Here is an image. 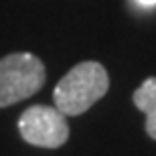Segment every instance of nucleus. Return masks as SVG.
Segmentation results:
<instances>
[{
	"label": "nucleus",
	"instance_id": "f257e3e1",
	"mask_svg": "<svg viewBox=\"0 0 156 156\" xmlns=\"http://www.w3.org/2000/svg\"><path fill=\"white\" fill-rule=\"evenodd\" d=\"M110 87V77L101 63L83 61L55 85L53 101L61 114L79 116L104 98Z\"/></svg>",
	"mask_w": 156,
	"mask_h": 156
},
{
	"label": "nucleus",
	"instance_id": "7ed1b4c3",
	"mask_svg": "<svg viewBox=\"0 0 156 156\" xmlns=\"http://www.w3.org/2000/svg\"><path fill=\"white\" fill-rule=\"evenodd\" d=\"M18 132L24 142L39 148H59L69 138L65 114L55 105H30L18 118Z\"/></svg>",
	"mask_w": 156,
	"mask_h": 156
},
{
	"label": "nucleus",
	"instance_id": "39448f33",
	"mask_svg": "<svg viewBox=\"0 0 156 156\" xmlns=\"http://www.w3.org/2000/svg\"><path fill=\"white\" fill-rule=\"evenodd\" d=\"M138 6H142V8H152V6H156V0H134Z\"/></svg>",
	"mask_w": 156,
	"mask_h": 156
},
{
	"label": "nucleus",
	"instance_id": "20e7f679",
	"mask_svg": "<svg viewBox=\"0 0 156 156\" xmlns=\"http://www.w3.org/2000/svg\"><path fill=\"white\" fill-rule=\"evenodd\" d=\"M134 105L146 114V132L156 140V77H148L134 91Z\"/></svg>",
	"mask_w": 156,
	"mask_h": 156
},
{
	"label": "nucleus",
	"instance_id": "f03ea898",
	"mask_svg": "<svg viewBox=\"0 0 156 156\" xmlns=\"http://www.w3.org/2000/svg\"><path fill=\"white\" fill-rule=\"evenodd\" d=\"M45 77V65L33 53H10L0 59V108L35 95Z\"/></svg>",
	"mask_w": 156,
	"mask_h": 156
}]
</instances>
